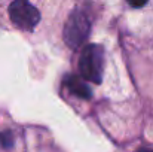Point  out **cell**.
I'll list each match as a JSON object with an SVG mask.
<instances>
[{"label":"cell","mask_w":153,"mask_h":152,"mask_svg":"<svg viewBox=\"0 0 153 152\" xmlns=\"http://www.w3.org/2000/svg\"><path fill=\"white\" fill-rule=\"evenodd\" d=\"M79 72L85 81L100 84L104 72V49L100 45H86L79 58Z\"/></svg>","instance_id":"cell-1"},{"label":"cell","mask_w":153,"mask_h":152,"mask_svg":"<svg viewBox=\"0 0 153 152\" xmlns=\"http://www.w3.org/2000/svg\"><path fill=\"white\" fill-rule=\"evenodd\" d=\"M89 30H91V24L86 13L76 9L68 15L67 22L64 25V42L71 49H77L86 40Z\"/></svg>","instance_id":"cell-2"},{"label":"cell","mask_w":153,"mask_h":152,"mask_svg":"<svg viewBox=\"0 0 153 152\" xmlns=\"http://www.w3.org/2000/svg\"><path fill=\"white\" fill-rule=\"evenodd\" d=\"M9 16L13 24L25 31L34 30L40 21V12L25 0H16L9 6Z\"/></svg>","instance_id":"cell-3"},{"label":"cell","mask_w":153,"mask_h":152,"mask_svg":"<svg viewBox=\"0 0 153 152\" xmlns=\"http://www.w3.org/2000/svg\"><path fill=\"white\" fill-rule=\"evenodd\" d=\"M64 85L68 88V91H70L71 94H74V96L79 97V99L88 100V99H91V96H92L91 88H89V87L86 85V82H85L83 79H80L79 76H74V75L67 76L65 81H64Z\"/></svg>","instance_id":"cell-4"},{"label":"cell","mask_w":153,"mask_h":152,"mask_svg":"<svg viewBox=\"0 0 153 152\" xmlns=\"http://www.w3.org/2000/svg\"><path fill=\"white\" fill-rule=\"evenodd\" d=\"M0 143H1V148L4 149H9L13 146V137L9 131H4L1 136H0Z\"/></svg>","instance_id":"cell-5"},{"label":"cell","mask_w":153,"mask_h":152,"mask_svg":"<svg viewBox=\"0 0 153 152\" xmlns=\"http://www.w3.org/2000/svg\"><path fill=\"white\" fill-rule=\"evenodd\" d=\"M129 4H131V6H134V7H140V6H144V4H146V1H140V3H135V1H129Z\"/></svg>","instance_id":"cell-6"},{"label":"cell","mask_w":153,"mask_h":152,"mask_svg":"<svg viewBox=\"0 0 153 152\" xmlns=\"http://www.w3.org/2000/svg\"><path fill=\"white\" fill-rule=\"evenodd\" d=\"M138 152H153V149H140Z\"/></svg>","instance_id":"cell-7"}]
</instances>
